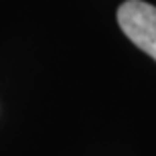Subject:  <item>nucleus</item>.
I'll return each instance as SVG.
<instances>
[{
    "mask_svg": "<svg viewBox=\"0 0 156 156\" xmlns=\"http://www.w3.org/2000/svg\"><path fill=\"white\" fill-rule=\"evenodd\" d=\"M122 33L156 61V6L144 0H126L118 8Z\"/></svg>",
    "mask_w": 156,
    "mask_h": 156,
    "instance_id": "f257e3e1",
    "label": "nucleus"
}]
</instances>
